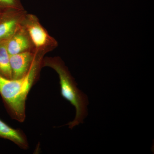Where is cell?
<instances>
[{"instance_id": "6da1fadb", "label": "cell", "mask_w": 154, "mask_h": 154, "mask_svg": "<svg viewBox=\"0 0 154 154\" xmlns=\"http://www.w3.org/2000/svg\"><path fill=\"white\" fill-rule=\"evenodd\" d=\"M44 55L35 53L31 67L24 78L9 79L0 75V95L11 119L23 122L26 119V105L30 90L39 79Z\"/></svg>"}, {"instance_id": "7a4b0ae2", "label": "cell", "mask_w": 154, "mask_h": 154, "mask_svg": "<svg viewBox=\"0 0 154 154\" xmlns=\"http://www.w3.org/2000/svg\"><path fill=\"white\" fill-rule=\"evenodd\" d=\"M42 67H47L54 70L58 75L62 97L68 101L75 109L73 120L67 125L72 129L83 123L88 115V96L77 87V83L67 67L59 57H45L42 60Z\"/></svg>"}, {"instance_id": "3957f363", "label": "cell", "mask_w": 154, "mask_h": 154, "mask_svg": "<svg viewBox=\"0 0 154 154\" xmlns=\"http://www.w3.org/2000/svg\"><path fill=\"white\" fill-rule=\"evenodd\" d=\"M22 25L28 33L34 52L45 55L57 47V41L50 35L36 15L27 13Z\"/></svg>"}, {"instance_id": "277c9868", "label": "cell", "mask_w": 154, "mask_h": 154, "mask_svg": "<svg viewBox=\"0 0 154 154\" xmlns=\"http://www.w3.org/2000/svg\"><path fill=\"white\" fill-rule=\"evenodd\" d=\"M24 9H13L0 14V41L8 39L21 26L27 14Z\"/></svg>"}, {"instance_id": "5b68a950", "label": "cell", "mask_w": 154, "mask_h": 154, "mask_svg": "<svg viewBox=\"0 0 154 154\" xmlns=\"http://www.w3.org/2000/svg\"><path fill=\"white\" fill-rule=\"evenodd\" d=\"M35 56V53L32 51L10 55L12 79H20L27 74Z\"/></svg>"}, {"instance_id": "8992f818", "label": "cell", "mask_w": 154, "mask_h": 154, "mask_svg": "<svg viewBox=\"0 0 154 154\" xmlns=\"http://www.w3.org/2000/svg\"><path fill=\"white\" fill-rule=\"evenodd\" d=\"M7 46L10 55L34 51L28 33L22 25L7 40Z\"/></svg>"}, {"instance_id": "52a82bcc", "label": "cell", "mask_w": 154, "mask_h": 154, "mask_svg": "<svg viewBox=\"0 0 154 154\" xmlns=\"http://www.w3.org/2000/svg\"><path fill=\"white\" fill-rule=\"evenodd\" d=\"M0 138L11 141L22 149L29 148V142L25 133L22 129L11 127L1 119Z\"/></svg>"}, {"instance_id": "ba28073f", "label": "cell", "mask_w": 154, "mask_h": 154, "mask_svg": "<svg viewBox=\"0 0 154 154\" xmlns=\"http://www.w3.org/2000/svg\"><path fill=\"white\" fill-rule=\"evenodd\" d=\"M7 40L0 41V75L6 79H12L10 54L7 48Z\"/></svg>"}, {"instance_id": "9c48e42d", "label": "cell", "mask_w": 154, "mask_h": 154, "mask_svg": "<svg viewBox=\"0 0 154 154\" xmlns=\"http://www.w3.org/2000/svg\"><path fill=\"white\" fill-rule=\"evenodd\" d=\"M13 9H24L20 0H0V12Z\"/></svg>"}, {"instance_id": "30bf717a", "label": "cell", "mask_w": 154, "mask_h": 154, "mask_svg": "<svg viewBox=\"0 0 154 154\" xmlns=\"http://www.w3.org/2000/svg\"><path fill=\"white\" fill-rule=\"evenodd\" d=\"M1 13H2V12H0V14H1Z\"/></svg>"}]
</instances>
